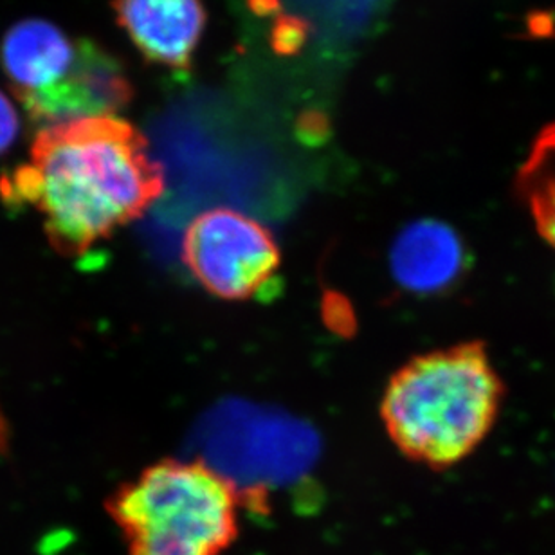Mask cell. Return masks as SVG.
I'll use <instances>...</instances> for the list:
<instances>
[{"label":"cell","mask_w":555,"mask_h":555,"mask_svg":"<svg viewBox=\"0 0 555 555\" xmlns=\"http://www.w3.org/2000/svg\"><path fill=\"white\" fill-rule=\"evenodd\" d=\"M163 192L143 135L116 116L38 130L29 160L2 181L5 203L33 206L60 253L96 246Z\"/></svg>","instance_id":"6da1fadb"},{"label":"cell","mask_w":555,"mask_h":555,"mask_svg":"<svg viewBox=\"0 0 555 555\" xmlns=\"http://www.w3.org/2000/svg\"><path fill=\"white\" fill-rule=\"evenodd\" d=\"M503 393L483 343H460L404 364L386 386L380 418L408 459L448 469L486 440Z\"/></svg>","instance_id":"7a4b0ae2"},{"label":"cell","mask_w":555,"mask_h":555,"mask_svg":"<svg viewBox=\"0 0 555 555\" xmlns=\"http://www.w3.org/2000/svg\"><path fill=\"white\" fill-rule=\"evenodd\" d=\"M129 555H220L238 532L235 487L208 465H150L107 502Z\"/></svg>","instance_id":"3957f363"},{"label":"cell","mask_w":555,"mask_h":555,"mask_svg":"<svg viewBox=\"0 0 555 555\" xmlns=\"http://www.w3.org/2000/svg\"><path fill=\"white\" fill-rule=\"evenodd\" d=\"M182 257L209 294L230 301L262 294L280 269V251L268 228L230 208L209 209L193 220Z\"/></svg>","instance_id":"277c9868"},{"label":"cell","mask_w":555,"mask_h":555,"mask_svg":"<svg viewBox=\"0 0 555 555\" xmlns=\"http://www.w3.org/2000/svg\"><path fill=\"white\" fill-rule=\"evenodd\" d=\"M132 96L124 67L92 40L80 38V51L69 73L48 91L22 100V107L40 130L87 118L114 116Z\"/></svg>","instance_id":"5b68a950"},{"label":"cell","mask_w":555,"mask_h":555,"mask_svg":"<svg viewBox=\"0 0 555 555\" xmlns=\"http://www.w3.org/2000/svg\"><path fill=\"white\" fill-rule=\"evenodd\" d=\"M114 10L146 59L173 69L190 65L206 22L201 0H116Z\"/></svg>","instance_id":"8992f818"},{"label":"cell","mask_w":555,"mask_h":555,"mask_svg":"<svg viewBox=\"0 0 555 555\" xmlns=\"http://www.w3.org/2000/svg\"><path fill=\"white\" fill-rule=\"evenodd\" d=\"M80 38L65 35L53 22L27 18L4 35L0 60L13 94L22 102L56 86L75 64Z\"/></svg>","instance_id":"52a82bcc"},{"label":"cell","mask_w":555,"mask_h":555,"mask_svg":"<svg viewBox=\"0 0 555 555\" xmlns=\"http://www.w3.org/2000/svg\"><path fill=\"white\" fill-rule=\"evenodd\" d=\"M464 249L459 236L440 222H421L402 233L393 269L402 285L418 293L440 291L459 276Z\"/></svg>","instance_id":"ba28073f"},{"label":"cell","mask_w":555,"mask_h":555,"mask_svg":"<svg viewBox=\"0 0 555 555\" xmlns=\"http://www.w3.org/2000/svg\"><path fill=\"white\" fill-rule=\"evenodd\" d=\"M516 190L541 241L555 253V121L530 144L516 176Z\"/></svg>","instance_id":"9c48e42d"},{"label":"cell","mask_w":555,"mask_h":555,"mask_svg":"<svg viewBox=\"0 0 555 555\" xmlns=\"http://www.w3.org/2000/svg\"><path fill=\"white\" fill-rule=\"evenodd\" d=\"M21 132V118L15 105L0 91V155L13 146Z\"/></svg>","instance_id":"30bf717a"},{"label":"cell","mask_w":555,"mask_h":555,"mask_svg":"<svg viewBox=\"0 0 555 555\" xmlns=\"http://www.w3.org/2000/svg\"><path fill=\"white\" fill-rule=\"evenodd\" d=\"M5 443V426H4V418H2V415H0V451L4 449Z\"/></svg>","instance_id":"8fae6325"}]
</instances>
